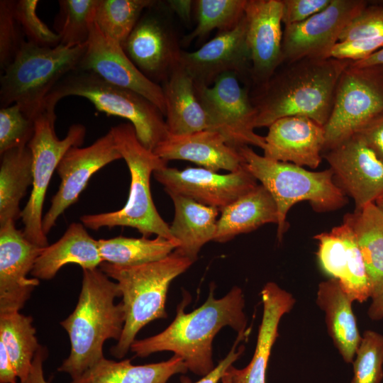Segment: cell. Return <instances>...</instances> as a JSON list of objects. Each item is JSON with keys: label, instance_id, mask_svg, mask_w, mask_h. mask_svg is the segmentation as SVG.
Wrapping results in <instances>:
<instances>
[{"label": "cell", "instance_id": "f546056e", "mask_svg": "<svg viewBox=\"0 0 383 383\" xmlns=\"http://www.w3.org/2000/svg\"><path fill=\"white\" fill-rule=\"evenodd\" d=\"M131 361L104 357L71 383H166L172 376L188 370L183 359L176 355L168 360L144 365H133Z\"/></svg>", "mask_w": 383, "mask_h": 383}, {"label": "cell", "instance_id": "8992f818", "mask_svg": "<svg viewBox=\"0 0 383 383\" xmlns=\"http://www.w3.org/2000/svg\"><path fill=\"white\" fill-rule=\"evenodd\" d=\"M243 166L273 197L278 211L277 238L282 240L288 228L287 215L301 201H308L318 213L335 211L348 202L336 185L330 168L313 172L290 162L274 160L258 155L250 147L238 148Z\"/></svg>", "mask_w": 383, "mask_h": 383}, {"label": "cell", "instance_id": "44dd1931", "mask_svg": "<svg viewBox=\"0 0 383 383\" xmlns=\"http://www.w3.org/2000/svg\"><path fill=\"white\" fill-rule=\"evenodd\" d=\"M313 238L318 241L316 255L322 269L338 280L350 299L362 303L371 298L366 267L351 227L343 221Z\"/></svg>", "mask_w": 383, "mask_h": 383}, {"label": "cell", "instance_id": "484cf974", "mask_svg": "<svg viewBox=\"0 0 383 383\" xmlns=\"http://www.w3.org/2000/svg\"><path fill=\"white\" fill-rule=\"evenodd\" d=\"M162 87L169 135H186L209 129L206 114L196 96L194 81L179 65Z\"/></svg>", "mask_w": 383, "mask_h": 383}, {"label": "cell", "instance_id": "836d02e7", "mask_svg": "<svg viewBox=\"0 0 383 383\" xmlns=\"http://www.w3.org/2000/svg\"><path fill=\"white\" fill-rule=\"evenodd\" d=\"M104 262L132 266L152 262L165 258L178 246L177 242L160 236L153 239L118 236L98 240Z\"/></svg>", "mask_w": 383, "mask_h": 383}, {"label": "cell", "instance_id": "6da1fadb", "mask_svg": "<svg viewBox=\"0 0 383 383\" xmlns=\"http://www.w3.org/2000/svg\"><path fill=\"white\" fill-rule=\"evenodd\" d=\"M189 301L190 296L184 294L175 318L166 329L132 343L130 350L135 356L145 357L154 353L171 351L183 359L188 370L204 377L215 367L212 342L217 333L228 326L238 335L246 334L245 299L240 288L234 287L223 297L216 299L212 285L204 304L187 313L184 309Z\"/></svg>", "mask_w": 383, "mask_h": 383}, {"label": "cell", "instance_id": "ab89813d", "mask_svg": "<svg viewBox=\"0 0 383 383\" xmlns=\"http://www.w3.org/2000/svg\"><path fill=\"white\" fill-rule=\"evenodd\" d=\"M38 0L16 1V18L28 42L40 47H56L60 44V38L38 17Z\"/></svg>", "mask_w": 383, "mask_h": 383}, {"label": "cell", "instance_id": "f6af8a7d", "mask_svg": "<svg viewBox=\"0 0 383 383\" xmlns=\"http://www.w3.org/2000/svg\"><path fill=\"white\" fill-rule=\"evenodd\" d=\"M245 335H238L233 346L227 355L209 373L204 376L196 382H191L189 378L182 377L181 383H218L223 376L227 370L233 365V363L239 358L244 350V347L240 346L236 350V345L240 340L243 339Z\"/></svg>", "mask_w": 383, "mask_h": 383}, {"label": "cell", "instance_id": "60d3db41", "mask_svg": "<svg viewBox=\"0 0 383 383\" xmlns=\"http://www.w3.org/2000/svg\"><path fill=\"white\" fill-rule=\"evenodd\" d=\"M13 0L0 1V69L1 72L11 64L20 50L24 33L15 14Z\"/></svg>", "mask_w": 383, "mask_h": 383}, {"label": "cell", "instance_id": "4dcf8cb0", "mask_svg": "<svg viewBox=\"0 0 383 383\" xmlns=\"http://www.w3.org/2000/svg\"><path fill=\"white\" fill-rule=\"evenodd\" d=\"M352 228L366 267L372 299L383 293V211L371 203L344 216Z\"/></svg>", "mask_w": 383, "mask_h": 383}, {"label": "cell", "instance_id": "9c48e42d", "mask_svg": "<svg viewBox=\"0 0 383 383\" xmlns=\"http://www.w3.org/2000/svg\"><path fill=\"white\" fill-rule=\"evenodd\" d=\"M351 63V62H350ZM383 117V67L350 64L337 83L323 151Z\"/></svg>", "mask_w": 383, "mask_h": 383}, {"label": "cell", "instance_id": "7c38bea8", "mask_svg": "<svg viewBox=\"0 0 383 383\" xmlns=\"http://www.w3.org/2000/svg\"><path fill=\"white\" fill-rule=\"evenodd\" d=\"M322 157L336 185L353 199L355 209L383 194V162L359 133L323 151Z\"/></svg>", "mask_w": 383, "mask_h": 383}, {"label": "cell", "instance_id": "8d00e7d4", "mask_svg": "<svg viewBox=\"0 0 383 383\" xmlns=\"http://www.w3.org/2000/svg\"><path fill=\"white\" fill-rule=\"evenodd\" d=\"M247 0H198L195 1L197 25L184 36L183 43L203 38L214 29L220 32L234 28L243 18Z\"/></svg>", "mask_w": 383, "mask_h": 383}, {"label": "cell", "instance_id": "30bf717a", "mask_svg": "<svg viewBox=\"0 0 383 383\" xmlns=\"http://www.w3.org/2000/svg\"><path fill=\"white\" fill-rule=\"evenodd\" d=\"M55 118L45 112L35 119V131L28 147L33 157V184L28 200L21 211L23 232L31 243L45 248L48 245L43 230V208L50 179L64 155L72 147L80 146L86 135L84 126L75 123L66 136L59 139Z\"/></svg>", "mask_w": 383, "mask_h": 383}, {"label": "cell", "instance_id": "74e56055", "mask_svg": "<svg viewBox=\"0 0 383 383\" xmlns=\"http://www.w3.org/2000/svg\"><path fill=\"white\" fill-rule=\"evenodd\" d=\"M353 360L351 383H381L383 378V335L366 331Z\"/></svg>", "mask_w": 383, "mask_h": 383}, {"label": "cell", "instance_id": "ac0fdd59", "mask_svg": "<svg viewBox=\"0 0 383 383\" xmlns=\"http://www.w3.org/2000/svg\"><path fill=\"white\" fill-rule=\"evenodd\" d=\"M179 65L196 84L210 86L227 72L235 73L240 79H250L251 59L245 14L234 28L220 32L199 49L182 50Z\"/></svg>", "mask_w": 383, "mask_h": 383}, {"label": "cell", "instance_id": "4316f807", "mask_svg": "<svg viewBox=\"0 0 383 383\" xmlns=\"http://www.w3.org/2000/svg\"><path fill=\"white\" fill-rule=\"evenodd\" d=\"M169 196L174 207L170 232L179 243L174 252L194 262L201 248L213 240L220 211L181 195L170 194Z\"/></svg>", "mask_w": 383, "mask_h": 383}, {"label": "cell", "instance_id": "603a6c76", "mask_svg": "<svg viewBox=\"0 0 383 383\" xmlns=\"http://www.w3.org/2000/svg\"><path fill=\"white\" fill-rule=\"evenodd\" d=\"M161 159L188 160L207 170L230 172L244 168L238 148L218 132L204 130L186 135H169L153 150Z\"/></svg>", "mask_w": 383, "mask_h": 383}, {"label": "cell", "instance_id": "83f0119b", "mask_svg": "<svg viewBox=\"0 0 383 383\" xmlns=\"http://www.w3.org/2000/svg\"><path fill=\"white\" fill-rule=\"evenodd\" d=\"M217 221L213 241L226 243L267 223H278L276 203L261 184L223 208Z\"/></svg>", "mask_w": 383, "mask_h": 383}, {"label": "cell", "instance_id": "e0dca14e", "mask_svg": "<svg viewBox=\"0 0 383 383\" xmlns=\"http://www.w3.org/2000/svg\"><path fill=\"white\" fill-rule=\"evenodd\" d=\"M77 68L90 71L115 86L142 95L165 116L162 86L147 78L128 57L121 45L105 35L95 23Z\"/></svg>", "mask_w": 383, "mask_h": 383}, {"label": "cell", "instance_id": "bcb514c9", "mask_svg": "<svg viewBox=\"0 0 383 383\" xmlns=\"http://www.w3.org/2000/svg\"><path fill=\"white\" fill-rule=\"evenodd\" d=\"M357 133L364 138L383 162V117Z\"/></svg>", "mask_w": 383, "mask_h": 383}, {"label": "cell", "instance_id": "c3c4849f", "mask_svg": "<svg viewBox=\"0 0 383 383\" xmlns=\"http://www.w3.org/2000/svg\"><path fill=\"white\" fill-rule=\"evenodd\" d=\"M17 374L4 345L0 342V382L18 383Z\"/></svg>", "mask_w": 383, "mask_h": 383}, {"label": "cell", "instance_id": "8fae6325", "mask_svg": "<svg viewBox=\"0 0 383 383\" xmlns=\"http://www.w3.org/2000/svg\"><path fill=\"white\" fill-rule=\"evenodd\" d=\"M233 72L219 76L210 85L195 83L196 96L206 114L209 129L221 133L231 146L264 149L265 137L254 131L256 111L248 89Z\"/></svg>", "mask_w": 383, "mask_h": 383}, {"label": "cell", "instance_id": "277c9868", "mask_svg": "<svg viewBox=\"0 0 383 383\" xmlns=\"http://www.w3.org/2000/svg\"><path fill=\"white\" fill-rule=\"evenodd\" d=\"M110 131L130 172L128 200L119 210L83 215L80 218L82 223L94 231L103 227L128 226L137 229L143 237L155 234L178 243L172 236L170 226L159 214L150 189L151 174L167 166V162L140 142L131 123H121L111 127Z\"/></svg>", "mask_w": 383, "mask_h": 383}, {"label": "cell", "instance_id": "7402d4cb", "mask_svg": "<svg viewBox=\"0 0 383 383\" xmlns=\"http://www.w3.org/2000/svg\"><path fill=\"white\" fill-rule=\"evenodd\" d=\"M265 141V157L316 169L323 158L325 128L309 117L287 116L268 127Z\"/></svg>", "mask_w": 383, "mask_h": 383}, {"label": "cell", "instance_id": "d6a6232c", "mask_svg": "<svg viewBox=\"0 0 383 383\" xmlns=\"http://www.w3.org/2000/svg\"><path fill=\"white\" fill-rule=\"evenodd\" d=\"M33 318L19 311L0 313V342L9 355L20 381L28 377L40 345Z\"/></svg>", "mask_w": 383, "mask_h": 383}, {"label": "cell", "instance_id": "9a60e30c", "mask_svg": "<svg viewBox=\"0 0 383 383\" xmlns=\"http://www.w3.org/2000/svg\"><path fill=\"white\" fill-rule=\"evenodd\" d=\"M120 159L122 157L110 130L89 146H75L67 150L56 170L60 178L59 188L43 218V230L46 235L65 211L77 201L91 176Z\"/></svg>", "mask_w": 383, "mask_h": 383}, {"label": "cell", "instance_id": "4fadbf2b", "mask_svg": "<svg viewBox=\"0 0 383 383\" xmlns=\"http://www.w3.org/2000/svg\"><path fill=\"white\" fill-rule=\"evenodd\" d=\"M368 4L364 0H331L324 10L308 19L284 26V63L304 58H329L343 28Z\"/></svg>", "mask_w": 383, "mask_h": 383}, {"label": "cell", "instance_id": "d6986e66", "mask_svg": "<svg viewBox=\"0 0 383 383\" xmlns=\"http://www.w3.org/2000/svg\"><path fill=\"white\" fill-rule=\"evenodd\" d=\"M43 248L29 241L11 221L0 225V313L19 311L39 279L28 278Z\"/></svg>", "mask_w": 383, "mask_h": 383}, {"label": "cell", "instance_id": "ba28073f", "mask_svg": "<svg viewBox=\"0 0 383 383\" xmlns=\"http://www.w3.org/2000/svg\"><path fill=\"white\" fill-rule=\"evenodd\" d=\"M87 43L40 47L26 40L0 77L1 108L17 104L35 121L45 113V100L55 85L77 68Z\"/></svg>", "mask_w": 383, "mask_h": 383}, {"label": "cell", "instance_id": "5b68a950", "mask_svg": "<svg viewBox=\"0 0 383 383\" xmlns=\"http://www.w3.org/2000/svg\"><path fill=\"white\" fill-rule=\"evenodd\" d=\"M193 262L174 251L157 261L132 266L104 262L100 268L115 279L123 297L126 320L121 338L111 349L117 358L123 357L135 340L137 333L150 322L165 318V301L169 286Z\"/></svg>", "mask_w": 383, "mask_h": 383}, {"label": "cell", "instance_id": "cb8c5ba5", "mask_svg": "<svg viewBox=\"0 0 383 383\" xmlns=\"http://www.w3.org/2000/svg\"><path fill=\"white\" fill-rule=\"evenodd\" d=\"M261 296L263 314L255 353L245 368L239 370L232 365L228 369L232 383H266L267 367L272 348L278 335L279 321L295 303L290 293L272 282L264 286Z\"/></svg>", "mask_w": 383, "mask_h": 383}, {"label": "cell", "instance_id": "1f68e13d", "mask_svg": "<svg viewBox=\"0 0 383 383\" xmlns=\"http://www.w3.org/2000/svg\"><path fill=\"white\" fill-rule=\"evenodd\" d=\"M33 184V157L28 146L1 155L0 225L21 218L20 202Z\"/></svg>", "mask_w": 383, "mask_h": 383}, {"label": "cell", "instance_id": "3957f363", "mask_svg": "<svg viewBox=\"0 0 383 383\" xmlns=\"http://www.w3.org/2000/svg\"><path fill=\"white\" fill-rule=\"evenodd\" d=\"M117 282L100 269L83 270L82 288L75 309L60 322L70 341L69 356L57 368L72 379L102 360L103 345L109 339L121 338L126 320Z\"/></svg>", "mask_w": 383, "mask_h": 383}, {"label": "cell", "instance_id": "e575fe53", "mask_svg": "<svg viewBox=\"0 0 383 383\" xmlns=\"http://www.w3.org/2000/svg\"><path fill=\"white\" fill-rule=\"evenodd\" d=\"M152 0H98L94 21L101 31L121 45Z\"/></svg>", "mask_w": 383, "mask_h": 383}, {"label": "cell", "instance_id": "ffe728a7", "mask_svg": "<svg viewBox=\"0 0 383 383\" xmlns=\"http://www.w3.org/2000/svg\"><path fill=\"white\" fill-rule=\"evenodd\" d=\"M282 0H247L246 41L250 54V79L265 84L284 63Z\"/></svg>", "mask_w": 383, "mask_h": 383}, {"label": "cell", "instance_id": "f5cc1de1", "mask_svg": "<svg viewBox=\"0 0 383 383\" xmlns=\"http://www.w3.org/2000/svg\"><path fill=\"white\" fill-rule=\"evenodd\" d=\"M221 382L222 383H232L230 373L228 372V370L223 374V376L221 377Z\"/></svg>", "mask_w": 383, "mask_h": 383}, {"label": "cell", "instance_id": "f35d334b", "mask_svg": "<svg viewBox=\"0 0 383 383\" xmlns=\"http://www.w3.org/2000/svg\"><path fill=\"white\" fill-rule=\"evenodd\" d=\"M34 131V120L28 117L17 104L1 108L0 155L28 146Z\"/></svg>", "mask_w": 383, "mask_h": 383}, {"label": "cell", "instance_id": "52a82bcc", "mask_svg": "<svg viewBox=\"0 0 383 383\" xmlns=\"http://www.w3.org/2000/svg\"><path fill=\"white\" fill-rule=\"evenodd\" d=\"M87 99L108 116L126 118L133 125L140 142L152 150L168 135L161 111L142 95L115 86L96 74L76 68L65 75L45 100V112L56 119L55 106L62 98Z\"/></svg>", "mask_w": 383, "mask_h": 383}, {"label": "cell", "instance_id": "7dc6e473", "mask_svg": "<svg viewBox=\"0 0 383 383\" xmlns=\"http://www.w3.org/2000/svg\"><path fill=\"white\" fill-rule=\"evenodd\" d=\"M47 357L46 348L40 345L35 355L28 377L18 383H48L45 379L43 372V362Z\"/></svg>", "mask_w": 383, "mask_h": 383}, {"label": "cell", "instance_id": "db71d44e", "mask_svg": "<svg viewBox=\"0 0 383 383\" xmlns=\"http://www.w3.org/2000/svg\"><path fill=\"white\" fill-rule=\"evenodd\" d=\"M374 203L383 211V194L381 195Z\"/></svg>", "mask_w": 383, "mask_h": 383}, {"label": "cell", "instance_id": "816d5d0a", "mask_svg": "<svg viewBox=\"0 0 383 383\" xmlns=\"http://www.w3.org/2000/svg\"><path fill=\"white\" fill-rule=\"evenodd\" d=\"M367 313L372 320H379L383 318V293L372 300Z\"/></svg>", "mask_w": 383, "mask_h": 383}, {"label": "cell", "instance_id": "b9f144b4", "mask_svg": "<svg viewBox=\"0 0 383 383\" xmlns=\"http://www.w3.org/2000/svg\"><path fill=\"white\" fill-rule=\"evenodd\" d=\"M383 37V6L369 3L342 30L338 42Z\"/></svg>", "mask_w": 383, "mask_h": 383}, {"label": "cell", "instance_id": "7bdbcfd3", "mask_svg": "<svg viewBox=\"0 0 383 383\" xmlns=\"http://www.w3.org/2000/svg\"><path fill=\"white\" fill-rule=\"evenodd\" d=\"M383 48V37L338 42L329 57L352 62L365 60Z\"/></svg>", "mask_w": 383, "mask_h": 383}, {"label": "cell", "instance_id": "681fc988", "mask_svg": "<svg viewBox=\"0 0 383 383\" xmlns=\"http://www.w3.org/2000/svg\"><path fill=\"white\" fill-rule=\"evenodd\" d=\"M192 1H168L167 4L174 10L180 18L184 21H188L191 13Z\"/></svg>", "mask_w": 383, "mask_h": 383}, {"label": "cell", "instance_id": "ee69618b", "mask_svg": "<svg viewBox=\"0 0 383 383\" xmlns=\"http://www.w3.org/2000/svg\"><path fill=\"white\" fill-rule=\"evenodd\" d=\"M331 0H282L284 26L301 23L324 10Z\"/></svg>", "mask_w": 383, "mask_h": 383}, {"label": "cell", "instance_id": "f1b7e54d", "mask_svg": "<svg viewBox=\"0 0 383 383\" xmlns=\"http://www.w3.org/2000/svg\"><path fill=\"white\" fill-rule=\"evenodd\" d=\"M352 302L338 279L331 278L319 284L316 303L325 312L328 334L347 363L353 362L362 339Z\"/></svg>", "mask_w": 383, "mask_h": 383}, {"label": "cell", "instance_id": "d4e9b609", "mask_svg": "<svg viewBox=\"0 0 383 383\" xmlns=\"http://www.w3.org/2000/svg\"><path fill=\"white\" fill-rule=\"evenodd\" d=\"M103 262L98 240L89 235L82 223H72L57 241L43 248L30 274L38 279L49 280L67 264L94 270Z\"/></svg>", "mask_w": 383, "mask_h": 383}, {"label": "cell", "instance_id": "2e32d148", "mask_svg": "<svg viewBox=\"0 0 383 383\" xmlns=\"http://www.w3.org/2000/svg\"><path fill=\"white\" fill-rule=\"evenodd\" d=\"M153 175L167 194L181 195L220 211L257 185L256 179L245 167L221 174L204 167L180 170L165 166Z\"/></svg>", "mask_w": 383, "mask_h": 383}, {"label": "cell", "instance_id": "7a4b0ae2", "mask_svg": "<svg viewBox=\"0 0 383 383\" xmlns=\"http://www.w3.org/2000/svg\"><path fill=\"white\" fill-rule=\"evenodd\" d=\"M352 61L335 58H304L282 64L250 96L256 111L255 128L269 127L293 116L327 123L340 76Z\"/></svg>", "mask_w": 383, "mask_h": 383}, {"label": "cell", "instance_id": "f907efd6", "mask_svg": "<svg viewBox=\"0 0 383 383\" xmlns=\"http://www.w3.org/2000/svg\"><path fill=\"white\" fill-rule=\"evenodd\" d=\"M350 65L356 67L372 66L383 67V48L365 60L351 62Z\"/></svg>", "mask_w": 383, "mask_h": 383}, {"label": "cell", "instance_id": "d590c367", "mask_svg": "<svg viewBox=\"0 0 383 383\" xmlns=\"http://www.w3.org/2000/svg\"><path fill=\"white\" fill-rule=\"evenodd\" d=\"M98 0H60L53 28L60 44L75 47L89 40Z\"/></svg>", "mask_w": 383, "mask_h": 383}, {"label": "cell", "instance_id": "5bb4252c", "mask_svg": "<svg viewBox=\"0 0 383 383\" xmlns=\"http://www.w3.org/2000/svg\"><path fill=\"white\" fill-rule=\"evenodd\" d=\"M121 46L139 70L157 84L179 65L182 50L156 1L143 11Z\"/></svg>", "mask_w": 383, "mask_h": 383}]
</instances>
